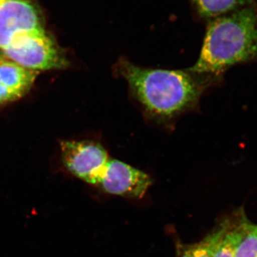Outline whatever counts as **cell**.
Here are the masks:
<instances>
[{"instance_id":"obj_1","label":"cell","mask_w":257,"mask_h":257,"mask_svg":"<svg viewBox=\"0 0 257 257\" xmlns=\"http://www.w3.org/2000/svg\"><path fill=\"white\" fill-rule=\"evenodd\" d=\"M118 74L148 114L170 119L194 107L211 76L190 71L143 68L121 59L116 64Z\"/></svg>"},{"instance_id":"obj_2","label":"cell","mask_w":257,"mask_h":257,"mask_svg":"<svg viewBox=\"0 0 257 257\" xmlns=\"http://www.w3.org/2000/svg\"><path fill=\"white\" fill-rule=\"evenodd\" d=\"M257 60V12L246 7L211 22L199 60L189 71L217 75L236 64Z\"/></svg>"},{"instance_id":"obj_3","label":"cell","mask_w":257,"mask_h":257,"mask_svg":"<svg viewBox=\"0 0 257 257\" xmlns=\"http://www.w3.org/2000/svg\"><path fill=\"white\" fill-rule=\"evenodd\" d=\"M3 52L15 63L35 72L62 69L68 64L45 30L15 37Z\"/></svg>"},{"instance_id":"obj_4","label":"cell","mask_w":257,"mask_h":257,"mask_svg":"<svg viewBox=\"0 0 257 257\" xmlns=\"http://www.w3.org/2000/svg\"><path fill=\"white\" fill-rule=\"evenodd\" d=\"M64 165L75 177L96 185L109 160L107 152L92 141H66L61 144Z\"/></svg>"},{"instance_id":"obj_5","label":"cell","mask_w":257,"mask_h":257,"mask_svg":"<svg viewBox=\"0 0 257 257\" xmlns=\"http://www.w3.org/2000/svg\"><path fill=\"white\" fill-rule=\"evenodd\" d=\"M45 30L30 0H4L0 3V50L22 34Z\"/></svg>"},{"instance_id":"obj_6","label":"cell","mask_w":257,"mask_h":257,"mask_svg":"<svg viewBox=\"0 0 257 257\" xmlns=\"http://www.w3.org/2000/svg\"><path fill=\"white\" fill-rule=\"evenodd\" d=\"M151 184L152 179L145 172L121 161L109 159L96 185L109 194L140 199Z\"/></svg>"},{"instance_id":"obj_7","label":"cell","mask_w":257,"mask_h":257,"mask_svg":"<svg viewBox=\"0 0 257 257\" xmlns=\"http://www.w3.org/2000/svg\"><path fill=\"white\" fill-rule=\"evenodd\" d=\"M37 74L0 56V105L23 97L31 89Z\"/></svg>"},{"instance_id":"obj_8","label":"cell","mask_w":257,"mask_h":257,"mask_svg":"<svg viewBox=\"0 0 257 257\" xmlns=\"http://www.w3.org/2000/svg\"><path fill=\"white\" fill-rule=\"evenodd\" d=\"M230 234L232 238L234 257H257V225L244 216L239 222L231 223Z\"/></svg>"},{"instance_id":"obj_9","label":"cell","mask_w":257,"mask_h":257,"mask_svg":"<svg viewBox=\"0 0 257 257\" xmlns=\"http://www.w3.org/2000/svg\"><path fill=\"white\" fill-rule=\"evenodd\" d=\"M201 18H213L249 6L252 0H190Z\"/></svg>"},{"instance_id":"obj_10","label":"cell","mask_w":257,"mask_h":257,"mask_svg":"<svg viewBox=\"0 0 257 257\" xmlns=\"http://www.w3.org/2000/svg\"><path fill=\"white\" fill-rule=\"evenodd\" d=\"M231 221H225L197 243L189 246L182 257H214Z\"/></svg>"},{"instance_id":"obj_11","label":"cell","mask_w":257,"mask_h":257,"mask_svg":"<svg viewBox=\"0 0 257 257\" xmlns=\"http://www.w3.org/2000/svg\"><path fill=\"white\" fill-rule=\"evenodd\" d=\"M231 225H230L229 229L225 234L224 238L221 240L220 244L216 250L215 256L214 257H234L232 238H231V234H230Z\"/></svg>"},{"instance_id":"obj_12","label":"cell","mask_w":257,"mask_h":257,"mask_svg":"<svg viewBox=\"0 0 257 257\" xmlns=\"http://www.w3.org/2000/svg\"><path fill=\"white\" fill-rule=\"evenodd\" d=\"M3 1H4V0H0V3H1Z\"/></svg>"}]
</instances>
